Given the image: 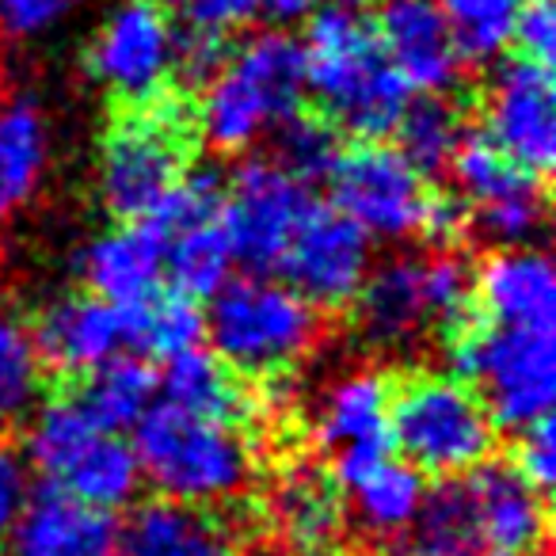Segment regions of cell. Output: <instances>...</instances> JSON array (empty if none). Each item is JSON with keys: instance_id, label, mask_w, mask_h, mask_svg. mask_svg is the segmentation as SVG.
Instances as JSON below:
<instances>
[{"instance_id": "22", "label": "cell", "mask_w": 556, "mask_h": 556, "mask_svg": "<svg viewBox=\"0 0 556 556\" xmlns=\"http://www.w3.org/2000/svg\"><path fill=\"white\" fill-rule=\"evenodd\" d=\"M123 325V351L141 358H172L179 351L202 348L206 340V309L194 298L172 287L149 290L138 302L115 305Z\"/></svg>"}, {"instance_id": "20", "label": "cell", "mask_w": 556, "mask_h": 556, "mask_svg": "<svg viewBox=\"0 0 556 556\" xmlns=\"http://www.w3.org/2000/svg\"><path fill=\"white\" fill-rule=\"evenodd\" d=\"M164 244L149 225L130 222L100 237L80 255V275L92 298L111 305H126L161 287Z\"/></svg>"}, {"instance_id": "1", "label": "cell", "mask_w": 556, "mask_h": 556, "mask_svg": "<svg viewBox=\"0 0 556 556\" xmlns=\"http://www.w3.org/2000/svg\"><path fill=\"white\" fill-rule=\"evenodd\" d=\"M305 92L320 115L355 141L396 130L416 92L386 58L374 27V0H320L305 27Z\"/></svg>"}, {"instance_id": "36", "label": "cell", "mask_w": 556, "mask_h": 556, "mask_svg": "<svg viewBox=\"0 0 556 556\" xmlns=\"http://www.w3.org/2000/svg\"><path fill=\"white\" fill-rule=\"evenodd\" d=\"M510 465L518 469V477H526L541 495H548L556 480V434H553V416H541L533 424H526L522 431H515V446H510Z\"/></svg>"}, {"instance_id": "39", "label": "cell", "mask_w": 556, "mask_h": 556, "mask_svg": "<svg viewBox=\"0 0 556 556\" xmlns=\"http://www.w3.org/2000/svg\"><path fill=\"white\" fill-rule=\"evenodd\" d=\"M515 47H518V58H530V62L553 70V58H556L553 0H526L515 24Z\"/></svg>"}, {"instance_id": "18", "label": "cell", "mask_w": 556, "mask_h": 556, "mask_svg": "<svg viewBox=\"0 0 556 556\" xmlns=\"http://www.w3.org/2000/svg\"><path fill=\"white\" fill-rule=\"evenodd\" d=\"M118 556H240V538L214 507L161 495L118 526Z\"/></svg>"}, {"instance_id": "33", "label": "cell", "mask_w": 556, "mask_h": 556, "mask_svg": "<svg viewBox=\"0 0 556 556\" xmlns=\"http://www.w3.org/2000/svg\"><path fill=\"white\" fill-rule=\"evenodd\" d=\"M267 134H270V153H267L270 161L309 187L325 184L336 156L343 149V134L313 108L294 111V115L282 118L278 126H270Z\"/></svg>"}, {"instance_id": "28", "label": "cell", "mask_w": 556, "mask_h": 556, "mask_svg": "<svg viewBox=\"0 0 556 556\" xmlns=\"http://www.w3.org/2000/svg\"><path fill=\"white\" fill-rule=\"evenodd\" d=\"M446 172L454 176L457 194L465 199V206H492V202L548 194V179L533 176L530 168L515 164L480 130L465 134L462 146L454 149V161H450Z\"/></svg>"}, {"instance_id": "25", "label": "cell", "mask_w": 556, "mask_h": 556, "mask_svg": "<svg viewBox=\"0 0 556 556\" xmlns=\"http://www.w3.org/2000/svg\"><path fill=\"white\" fill-rule=\"evenodd\" d=\"M424 492V472L412 469L401 457H386L370 477H363L343 495L351 500V515H355L358 533H366L370 541H401L412 533Z\"/></svg>"}, {"instance_id": "43", "label": "cell", "mask_w": 556, "mask_h": 556, "mask_svg": "<svg viewBox=\"0 0 556 556\" xmlns=\"http://www.w3.org/2000/svg\"><path fill=\"white\" fill-rule=\"evenodd\" d=\"M416 556H419V553H416Z\"/></svg>"}, {"instance_id": "26", "label": "cell", "mask_w": 556, "mask_h": 556, "mask_svg": "<svg viewBox=\"0 0 556 556\" xmlns=\"http://www.w3.org/2000/svg\"><path fill=\"white\" fill-rule=\"evenodd\" d=\"M229 65L260 88L278 123L305 108V96H309L305 92V50L302 39H294V35L287 31L252 35L240 47H232Z\"/></svg>"}, {"instance_id": "9", "label": "cell", "mask_w": 556, "mask_h": 556, "mask_svg": "<svg viewBox=\"0 0 556 556\" xmlns=\"http://www.w3.org/2000/svg\"><path fill=\"white\" fill-rule=\"evenodd\" d=\"M313 202V187L278 168L270 156L240 161L225 187V232L232 244V263H244L248 275L260 278L278 275L290 237Z\"/></svg>"}, {"instance_id": "40", "label": "cell", "mask_w": 556, "mask_h": 556, "mask_svg": "<svg viewBox=\"0 0 556 556\" xmlns=\"http://www.w3.org/2000/svg\"><path fill=\"white\" fill-rule=\"evenodd\" d=\"M317 4L320 0H260V12L282 27V24H298V20H309Z\"/></svg>"}, {"instance_id": "5", "label": "cell", "mask_w": 556, "mask_h": 556, "mask_svg": "<svg viewBox=\"0 0 556 556\" xmlns=\"http://www.w3.org/2000/svg\"><path fill=\"white\" fill-rule=\"evenodd\" d=\"M134 457L141 477L164 500L217 507L252 480V454L240 431L202 419L176 404H149L134 424Z\"/></svg>"}, {"instance_id": "24", "label": "cell", "mask_w": 556, "mask_h": 556, "mask_svg": "<svg viewBox=\"0 0 556 556\" xmlns=\"http://www.w3.org/2000/svg\"><path fill=\"white\" fill-rule=\"evenodd\" d=\"M50 134L42 108L27 96L0 100V222L27 206L47 172Z\"/></svg>"}, {"instance_id": "14", "label": "cell", "mask_w": 556, "mask_h": 556, "mask_svg": "<svg viewBox=\"0 0 556 556\" xmlns=\"http://www.w3.org/2000/svg\"><path fill=\"white\" fill-rule=\"evenodd\" d=\"M472 495V518L484 553L541 556L548 545V495H541L510 462H492L465 477Z\"/></svg>"}, {"instance_id": "38", "label": "cell", "mask_w": 556, "mask_h": 556, "mask_svg": "<svg viewBox=\"0 0 556 556\" xmlns=\"http://www.w3.org/2000/svg\"><path fill=\"white\" fill-rule=\"evenodd\" d=\"M85 0H0V35L9 39H31L42 35L65 20L70 12H77Z\"/></svg>"}, {"instance_id": "23", "label": "cell", "mask_w": 556, "mask_h": 556, "mask_svg": "<svg viewBox=\"0 0 556 556\" xmlns=\"http://www.w3.org/2000/svg\"><path fill=\"white\" fill-rule=\"evenodd\" d=\"M65 393L80 404V412L100 431L123 434L134 431V424L146 416L149 404H156L161 386H156V370L141 355H115L96 370H88L85 378H73Z\"/></svg>"}, {"instance_id": "4", "label": "cell", "mask_w": 556, "mask_h": 556, "mask_svg": "<svg viewBox=\"0 0 556 556\" xmlns=\"http://www.w3.org/2000/svg\"><path fill=\"white\" fill-rule=\"evenodd\" d=\"M325 332V313L275 278H229L206 309L210 351L237 378H282Z\"/></svg>"}, {"instance_id": "11", "label": "cell", "mask_w": 556, "mask_h": 556, "mask_svg": "<svg viewBox=\"0 0 556 556\" xmlns=\"http://www.w3.org/2000/svg\"><path fill=\"white\" fill-rule=\"evenodd\" d=\"M278 275L320 313L351 309L370 275V237L328 202H313L302 217Z\"/></svg>"}, {"instance_id": "34", "label": "cell", "mask_w": 556, "mask_h": 556, "mask_svg": "<svg viewBox=\"0 0 556 556\" xmlns=\"http://www.w3.org/2000/svg\"><path fill=\"white\" fill-rule=\"evenodd\" d=\"M39 370L42 363L35 355L31 328L9 309H0V424H9L31 404L39 389Z\"/></svg>"}, {"instance_id": "35", "label": "cell", "mask_w": 556, "mask_h": 556, "mask_svg": "<svg viewBox=\"0 0 556 556\" xmlns=\"http://www.w3.org/2000/svg\"><path fill=\"white\" fill-rule=\"evenodd\" d=\"M164 4L176 27L222 35V39H232L240 27L260 16V0H164Z\"/></svg>"}, {"instance_id": "31", "label": "cell", "mask_w": 556, "mask_h": 556, "mask_svg": "<svg viewBox=\"0 0 556 556\" xmlns=\"http://www.w3.org/2000/svg\"><path fill=\"white\" fill-rule=\"evenodd\" d=\"M412 533H416L419 556H480L472 495L465 477L434 480V488H427Z\"/></svg>"}, {"instance_id": "32", "label": "cell", "mask_w": 556, "mask_h": 556, "mask_svg": "<svg viewBox=\"0 0 556 556\" xmlns=\"http://www.w3.org/2000/svg\"><path fill=\"white\" fill-rule=\"evenodd\" d=\"M526 0H439L462 65H495L515 42Z\"/></svg>"}, {"instance_id": "15", "label": "cell", "mask_w": 556, "mask_h": 556, "mask_svg": "<svg viewBox=\"0 0 556 556\" xmlns=\"http://www.w3.org/2000/svg\"><path fill=\"white\" fill-rule=\"evenodd\" d=\"M4 541V556H118V522L111 510L39 484Z\"/></svg>"}, {"instance_id": "19", "label": "cell", "mask_w": 556, "mask_h": 556, "mask_svg": "<svg viewBox=\"0 0 556 556\" xmlns=\"http://www.w3.org/2000/svg\"><path fill=\"white\" fill-rule=\"evenodd\" d=\"M351 309H355V325L370 348H408L427 325H434L424 287V255H396V260L374 267L358 287Z\"/></svg>"}, {"instance_id": "17", "label": "cell", "mask_w": 556, "mask_h": 556, "mask_svg": "<svg viewBox=\"0 0 556 556\" xmlns=\"http://www.w3.org/2000/svg\"><path fill=\"white\" fill-rule=\"evenodd\" d=\"M27 328H31L39 363L70 381L85 378L88 370H96L123 351L118 309L92 294L62 298L50 309H42V317Z\"/></svg>"}, {"instance_id": "12", "label": "cell", "mask_w": 556, "mask_h": 556, "mask_svg": "<svg viewBox=\"0 0 556 556\" xmlns=\"http://www.w3.org/2000/svg\"><path fill=\"white\" fill-rule=\"evenodd\" d=\"M484 138L533 176L548 179L556 161V100L553 70L530 58H507L484 88Z\"/></svg>"}, {"instance_id": "8", "label": "cell", "mask_w": 556, "mask_h": 556, "mask_svg": "<svg viewBox=\"0 0 556 556\" xmlns=\"http://www.w3.org/2000/svg\"><path fill=\"white\" fill-rule=\"evenodd\" d=\"M325 184L332 194L328 206L351 217L370 240L419 237L434 194V187L386 141L343 146Z\"/></svg>"}, {"instance_id": "41", "label": "cell", "mask_w": 556, "mask_h": 556, "mask_svg": "<svg viewBox=\"0 0 556 556\" xmlns=\"http://www.w3.org/2000/svg\"><path fill=\"white\" fill-rule=\"evenodd\" d=\"M484 556H495V553H484Z\"/></svg>"}, {"instance_id": "37", "label": "cell", "mask_w": 556, "mask_h": 556, "mask_svg": "<svg viewBox=\"0 0 556 556\" xmlns=\"http://www.w3.org/2000/svg\"><path fill=\"white\" fill-rule=\"evenodd\" d=\"M31 492H35V477L24 457V446L12 442L9 434H0V541L9 538L12 526L20 522Z\"/></svg>"}, {"instance_id": "3", "label": "cell", "mask_w": 556, "mask_h": 556, "mask_svg": "<svg viewBox=\"0 0 556 556\" xmlns=\"http://www.w3.org/2000/svg\"><path fill=\"white\" fill-rule=\"evenodd\" d=\"M442 348L454 378L477 389L495 427L522 431L553 412V328H495L469 305V313L442 332Z\"/></svg>"}, {"instance_id": "27", "label": "cell", "mask_w": 556, "mask_h": 556, "mask_svg": "<svg viewBox=\"0 0 556 556\" xmlns=\"http://www.w3.org/2000/svg\"><path fill=\"white\" fill-rule=\"evenodd\" d=\"M278 526L282 538L305 556H325L348 530L340 488L320 472H294L278 492Z\"/></svg>"}, {"instance_id": "21", "label": "cell", "mask_w": 556, "mask_h": 556, "mask_svg": "<svg viewBox=\"0 0 556 556\" xmlns=\"http://www.w3.org/2000/svg\"><path fill=\"white\" fill-rule=\"evenodd\" d=\"M156 386L164 393V404H176V408L225 424L232 431H240L252 416V396L244 393L240 378L206 348L164 358V374H156Z\"/></svg>"}, {"instance_id": "10", "label": "cell", "mask_w": 556, "mask_h": 556, "mask_svg": "<svg viewBox=\"0 0 556 556\" xmlns=\"http://www.w3.org/2000/svg\"><path fill=\"white\" fill-rule=\"evenodd\" d=\"M85 70L118 103L172 85V12L164 0H123L85 50Z\"/></svg>"}, {"instance_id": "13", "label": "cell", "mask_w": 556, "mask_h": 556, "mask_svg": "<svg viewBox=\"0 0 556 556\" xmlns=\"http://www.w3.org/2000/svg\"><path fill=\"white\" fill-rule=\"evenodd\" d=\"M374 27L386 58L416 96H454L462 88L465 65L439 0H381Z\"/></svg>"}, {"instance_id": "29", "label": "cell", "mask_w": 556, "mask_h": 556, "mask_svg": "<svg viewBox=\"0 0 556 556\" xmlns=\"http://www.w3.org/2000/svg\"><path fill=\"white\" fill-rule=\"evenodd\" d=\"M465 134H469V123L454 96H412L393 138L396 153L424 179H434L446 176L454 149L462 146Z\"/></svg>"}, {"instance_id": "2", "label": "cell", "mask_w": 556, "mask_h": 556, "mask_svg": "<svg viewBox=\"0 0 556 556\" xmlns=\"http://www.w3.org/2000/svg\"><path fill=\"white\" fill-rule=\"evenodd\" d=\"M199 103L168 85L138 103H118L100 141V199L118 225L141 222L194 164Z\"/></svg>"}, {"instance_id": "6", "label": "cell", "mask_w": 556, "mask_h": 556, "mask_svg": "<svg viewBox=\"0 0 556 556\" xmlns=\"http://www.w3.org/2000/svg\"><path fill=\"white\" fill-rule=\"evenodd\" d=\"M389 442L424 477L450 480L492 457L495 424L477 389L454 374H408L389 386Z\"/></svg>"}, {"instance_id": "7", "label": "cell", "mask_w": 556, "mask_h": 556, "mask_svg": "<svg viewBox=\"0 0 556 556\" xmlns=\"http://www.w3.org/2000/svg\"><path fill=\"white\" fill-rule=\"evenodd\" d=\"M24 457L42 472V484L111 515L141 488V465L130 442L100 431L65 389L39 408L24 439Z\"/></svg>"}, {"instance_id": "42", "label": "cell", "mask_w": 556, "mask_h": 556, "mask_svg": "<svg viewBox=\"0 0 556 556\" xmlns=\"http://www.w3.org/2000/svg\"><path fill=\"white\" fill-rule=\"evenodd\" d=\"M0 556H4V553H0Z\"/></svg>"}, {"instance_id": "16", "label": "cell", "mask_w": 556, "mask_h": 556, "mask_svg": "<svg viewBox=\"0 0 556 556\" xmlns=\"http://www.w3.org/2000/svg\"><path fill=\"white\" fill-rule=\"evenodd\" d=\"M472 309L495 328H553V263L533 248H503L472 270Z\"/></svg>"}, {"instance_id": "30", "label": "cell", "mask_w": 556, "mask_h": 556, "mask_svg": "<svg viewBox=\"0 0 556 556\" xmlns=\"http://www.w3.org/2000/svg\"><path fill=\"white\" fill-rule=\"evenodd\" d=\"M389 434V381L381 374H351L328 393L320 412V442L328 450Z\"/></svg>"}]
</instances>
